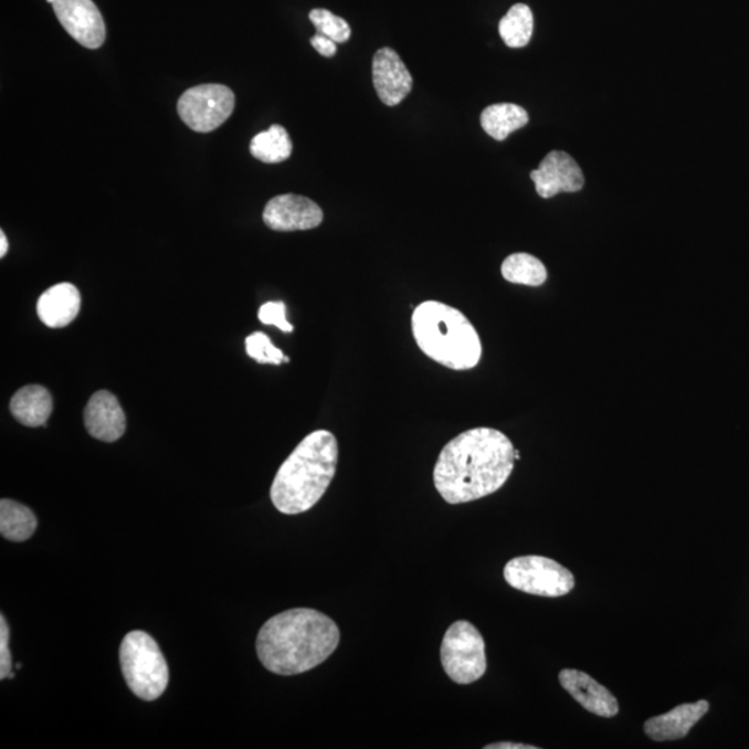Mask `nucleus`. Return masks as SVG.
Masks as SVG:
<instances>
[{
    "label": "nucleus",
    "instance_id": "obj_1",
    "mask_svg": "<svg viewBox=\"0 0 749 749\" xmlns=\"http://www.w3.org/2000/svg\"><path fill=\"white\" fill-rule=\"evenodd\" d=\"M514 444L492 428L470 429L450 441L434 465V487L444 502L464 504L506 485L515 466Z\"/></svg>",
    "mask_w": 749,
    "mask_h": 749
},
{
    "label": "nucleus",
    "instance_id": "obj_2",
    "mask_svg": "<svg viewBox=\"0 0 749 749\" xmlns=\"http://www.w3.org/2000/svg\"><path fill=\"white\" fill-rule=\"evenodd\" d=\"M339 643L340 631L333 619L309 608H295L265 622L256 648L265 669L293 676L324 664Z\"/></svg>",
    "mask_w": 749,
    "mask_h": 749
},
{
    "label": "nucleus",
    "instance_id": "obj_3",
    "mask_svg": "<svg viewBox=\"0 0 749 749\" xmlns=\"http://www.w3.org/2000/svg\"><path fill=\"white\" fill-rule=\"evenodd\" d=\"M338 461L339 446L333 433H309L276 472L271 486L275 508L297 515L316 506L334 481Z\"/></svg>",
    "mask_w": 749,
    "mask_h": 749
},
{
    "label": "nucleus",
    "instance_id": "obj_4",
    "mask_svg": "<svg viewBox=\"0 0 749 749\" xmlns=\"http://www.w3.org/2000/svg\"><path fill=\"white\" fill-rule=\"evenodd\" d=\"M411 327L423 355L441 366L468 371L479 363V335L460 309L442 302H423L412 314Z\"/></svg>",
    "mask_w": 749,
    "mask_h": 749
},
{
    "label": "nucleus",
    "instance_id": "obj_5",
    "mask_svg": "<svg viewBox=\"0 0 749 749\" xmlns=\"http://www.w3.org/2000/svg\"><path fill=\"white\" fill-rule=\"evenodd\" d=\"M119 665L129 690L144 701H156L170 682L167 661L148 633L135 631L124 637Z\"/></svg>",
    "mask_w": 749,
    "mask_h": 749
},
{
    "label": "nucleus",
    "instance_id": "obj_6",
    "mask_svg": "<svg viewBox=\"0 0 749 749\" xmlns=\"http://www.w3.org/2000/svg\"><path fill=\"white\" fill-rule=\"evenodd\" d=\"M441 658L444 672L457 684L479 681L487 671L486 644L468 621L452 624L444 634Z\"/></svg>",
    "mask_w": 749,
    "mask_h": 749
},
{
    "label": "nucleus",
    "instance_id": "obj_7",
    "mask_svg": "<svg viewBox=\"0 0 749 749\" xmlns=\"http://www.w3.org/2000/svg\"><path fill=\"white\" fill-rule=\"evenodd\" d=\"M504 579L514 589L548 599L567 595L574 588V577L569 569L540 556L511 559L504 568Z\"/></svg>",
    "mask_w": 749,
    "mask_h": 749
},
{
    "label": "nucleus",
    "instance_id": "obj_8",
    "mask_svg": "<svg viewBox=\"0 0 749 749\" xmlns=\"http://www.w3.org/2000/svg\"><path fill=\"white\" fill-rule=\"evenodd\" d=\"M235 95L225 85L204 84L183 92L178 101V114L194 133H211L230 118Z\"/></svg>",
    "mask_w": 749,
    "mask_h": 749
},
{
    "label": "nucleus",
    "instance_id": "obj_9",
    "mask_svg": "<svg viewBox=\"0 0 749 749\" xmlns=\"http://www.w3.org/2000/svg\"><path fill=\"white\" fill-rule=\"evenodd\" d=\"M52 7L60 24L80 45L97 49L105 43V21L92 0H54Z\"/></svg>",
    "mask_w": 749,
    "mask_h": 749
},
{
    "label": "nucleus",
    "instance_id": "obj_10",
    "mask_svg": "<svg viewBox=\"0 0 749 749\" xmlns=\"http://www.w3.org/2000/svg\"><path fill=\"white\" fill-rule=\"evenodd\" d=\"M263 220L273 231H308L323 224L324 213L312 199L287 193L270 200Z\"/></svg>",
    "mask_w": 749,
    "mask_h": 749
},
{
    "label": "nucleus",
    "instance_id": "obj_11",
    "mask_svg": "<svg viewBox=\"0 0 749 749\" xmlns=\"http://www.w3.org/2000/svg\"><path fill=\"white\" fill-rule=\"evenodd\" d=\"M530 178L542 199H551L561 192H579L584 187L582 168L572 156L559 150L550 151L539 168L530 172Z\"/></svg>",
    "mask_w": 749,
    "mask_h": 749
},
{
    "label": "nucleus",
    "instance_id": "obj_12",
    "mask_svg": "<svg viewBox=\"0 0 749 749\" xmlns=\"http://www.w3.org/2000/svg\"><path fill=\"white\" fill-rule=\"evenodd\" d=\"M372 80L379 99L389 107L398 106L410 95L412 75L393 49L382 48L372 60Z\"/></svg>",
    "mask_w": 749,
    "mask_h": 749
},
{
    "label": "nucleus",
    "instance_id": "obj_13",
    "mask_svg": "<svg viewBox=\"0 0 749 749\" xmlns=\"http://www.w3.org/2000/svg\"><path fill=\"white\" fill-rule=\"evenodd\" d=\"M86 431L97 441L117 442L125 433L127 418L116 395L107 390L96 392L86 404L84 412Z\"/></svg>",
    "mask_w": 749,
    "mask_h": 749
},
{
    "label": "nucleus",
    "instance_id": "obj_14",
    "mask_svg": "<svg viewBox=\"0 0 749 749\" xmlns=\"http://www.w3.org/2000/svg\"><path fill=\"white\" fill-rule=\"evenodd\" d=\"M559 683L590 714L601 718H613L618 715L619 704L615 696L588 673L563 669L559 673Z\"/></svg>",
    "mask_w": 749,
    "mask_h": 749
},
{
    "label": "nucleus",
    "instance_id": "obj_15",
    "mask_svg": "<svg viewBox=\"0 0 749 749\" xmlns=\"http://www.w3.org/2000/svg\"><path fill=\"white\" fill-rule=\"evenodd\" d=\"M709 703L683 704L669 713L655 716L644 724V731L654 741H675L687 737L688 732L707 715Z\"/></svg>",
    "mask_w": 749,
    "mask_h": 749
},
{
    "label": "nucleus",
    "instance_id": "obj_16",
    "mask_svg": "<svg viewBox=\"0 0 749 749\" xmlns=\"http://www.w3.org/2000/svg\"><path fill=\"white\" fill-rule=\"evenodd\" d=\"M81 309V295L73 284H57L48 289L36 304L38 317L49 328L67 327L77 318Z\"/></svg>",
    "mask_w": 749,
    "mask_h": 749
},
{
    "label": "nucleus",
    "instance_id": "obj_17",
    "mask_svg": "<svg viewBox=\"0 0 749 749\" xmlns=\"http://www.w3.org/2000/svg\"><path fill=\"white\" fill-rule=\"evenodd\" d=\"M10 411L24 426H45L53 411V399L41 384H29L13 395Z\"/></svg>",
    "mask_w": 749,
    "mask_h": 749
},
{
    "label": "nucleus",
    "instance_id": "obj_18",
    "mask_svg": "<svg viewBox=\"0 0 749 749\" xmlns=\"http://www.w3.org/2000/svg\"><path fill=\"white\" fill-rule=\"evenodd\" d=\"M529 123V114L524 107L513 103H498L483 110L481 116L482 128L493 139L504 140Z\"/></svg>",
    "mask_w": 749,
    "mask_h": 749
},
{
    "label": "nucleus",
    "instance_id": "obj_19",
    "mask_svg": "<svg viewBox=\"0 0 749 749\" xmlns=\"http://www.w3.org/2000/svg\"><path fill=\"white\" fill-rule=\"evenodd\" d=\"M38 528L35 514L13 499L0 502V534L9 541H27Z\"/></svg>",
    "mask_w": 749,
    "mask_h": 749
},
{
    "label": "nucleus",
    "instance_id": "obj_20",
    "mask_svg": "<svg viewBox=\"0 0 749 749\" xmlns=\"http://www.w3.org/2000/svg\"><path fill=\"white\" fill-rule=\"evenodd\" d=\"M293 150L289 134L282 125H273L267 131L260 133L250 143V154L263 162L276 165L289 159Z\"/></svg>",
    "mask_w": 749,
    "mask_h": 749
},
{
    "label": "nucleus",
    "instance_id": "obj_21",
    "mask_svg": "<svg viewBox=\"0 0 749 749\" xmlns=\"http://www.w3.org/2000/svg\"><path fill=\"white\" fill-rule=\"evenodd\" d=\"M502 275L509 284L537 287L546 284L547 268L531 254L514 253L504 260Z\"/></svg>",
    "mask_w": 749,
    "mask_h": 749
},
{
    "label": "nucleus",
    "instance_id": "obj_22",
    "mask_svg": "<svg viewBox=\"0 0 749 749\" xmlns=\"http://www.w3.org/2000/svg\"><path fill=\"white\" fill-rule=\"evenodd\" d=\"M499 35L508 48H525L534 35V13L524 3L514 4L498 24Z\"/></svg>",
    "mask_w": 749,
    "mask_h": 749
},
{
    "label": "nucleus",
    "instance_id": "obj_23",
    "mask_svg": "<svg viewBox=\"0 0 749 749\" xmlns=\"http://www.w3.org/2000/svg\"><path fill=\"white\" fill-rule=\"evenodd\" d=\"M309 21L316 27L317 34L328 36L336 43H345L350 40L351 29L345 19L330 13L329 10L314 9L309 12Z\"/></svg>",
    "mask_w": 749,
    "mask_h": 749
},
{
    "label": "nucleus",
    "instance_id": "obj_24",
    "mask_svg": "<svg viewBox=\"0 0 749 749\" xmlns=\"http://www.w3.org/2000/svg\"><path fill=\"white\" fill-rule=\"evenodd\" d=\"M246 352L250 358L259 363L281 366L282 362H289V357H286L278 347H275L268 336L263 333H254L247 336Z\"/></svg>",
    "mask_w": 749,
    "mask_h": 749
},
{
    "label": "nucleus",
    "instance_id": "obj_25",
    "mask_svg": "<svg viewBox=\"0 0 749 749\" xmlns=\"http://www.w3.org/2000/svg\"><path fill=\"white\" fill-rule=\"evenodd\" d=\"M259 319L264 325H274L282 333H293V325L286 318V304L284 302H268L259 309Z\"/></svg>",
    "mask_w": 749,
    "mask_h": 749
},
{
    "label": "nucleus",
    "instance_id": "obj_26",
    "mask_svg": "<svg viewBox=\"0 0 749 749\" xmlns=\"http://www.w3.org/2000/svg\"><path fill=\"white\" fill-rule=\"evenodd\" d=\"M9 624L4 615L0 616V681L8 678L12 673L13 662L9 648Z\"/></svg>",
    "mask_w": 749,
    "mask_h": 749
},
{
    "label": "nucleus",
    "instance_id": "obj_27",
    "mask_svg": "<svg viewBox=\"0 0 749 749\" xmlns=\"http://www.w3.org/2000/svg\"><path fill=\"white\" fill-rule=\"evenodd\" d=\"M312 45L319 54H321V56L325 57H333L335 56L336 51H338V49H336V42L321 34H317L312 38Z\"/></svg>",
    "mask_w": 749,
    "mask_h": 749
},
{
    "label": "nucleus",
    "instance_id": "obj_28",
    "mask_svg": "<svg viewBox=\"0 0 749 749\" xmlns=\"http://www.w3.org/2000/svg\"><path fill=\"white\" fill-rule=\"evenodd\" d=\"M486 749H537V747L534 746H526V743H517V742H496V743H490V746H486Z\"/></svg>",
    "mask_w": 749,
    "mask_h": 749
},
{
    "label": "nucleus",
    "instance_id": "obj_29",
    "mask_svg": "<svg viewBox=\"0 0 749 749\" xmlns=\"http://www.w3.org/2000/svg\"><path fill=\"white\" fill-rule=\"evenodd\" d=\"M9 243L8 238L4 235V232H0V257H4L8 254Z\"/></svg>",
    "mask_w": 749,
    "mask_h": 749
},
{
    "label": "nucleus",
    "instance_id": "obj_30",
    "mask_svg": "<svg viewBox=\"0 0 749 749\" xmlns=\"http://www.w3.org/2000/svg\"><path fill=\"white\" fill-rule=\"evenodd\" d=\"M48 2H49V3H53V2H54V0H48Z\"/></svg>",
    "mask_w": 749,
    "mask_h": 749
}]
</instances>
